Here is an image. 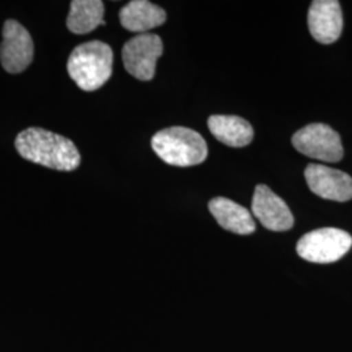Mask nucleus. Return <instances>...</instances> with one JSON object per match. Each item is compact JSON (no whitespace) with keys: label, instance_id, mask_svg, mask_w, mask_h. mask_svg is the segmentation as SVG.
<instances>
[{"label":"nucleus","instance_id":"obj_10","mask_svg":"<svg viewBox=\"0 0 352 352\" xmlns=\"http://www.w3.org/2000/svg\"><path fill=\"white\" fill-rule=\"evenodd\" d=\"M308 26L317 42L329 45L340 37L343 29V14L340 1L316 0L308 12Z\"/></svg>","mask_w":352,"mask_h":352},{"label":"nucleus","instance_id":"obj_5","mask_svg":"<svg viewBox=\"0 0 352 352\" xmlns=\"http://www.w3.org/2000/svg\"><path fill=\"white\" fill-rule=\"evenodd\" d=\"M292 145L304 155L322 162H338L343 157L340 135L322 123L304 126L292 136Z\"/></svg>","mask_w":352,"mask_h":352},{"label":"nucleus","instance_id":"obj_11","mask_svg":"<svg viewBox=\"0 0 352 352\" xmlns=\"http://www.w3.org/2000/svg\"><path fill=\"white\" fill-rule=\"evenodd\" d=\"M119 19L128 32L145 34L164 24L167 16L164 10L148 0H133L120 10Z\"/></svg>","mask_w":352,"mask_h":352},{"label":"nucleus","instance_id":"obj_13","mask_svg":"<svg viewBox=\"0 0 352 352\" xmlns=\"http://www.w3.org/2000/svg\"><path fill=\"white\" fill-rule=\"evenodd\" d=\"M208 126L215 139L232 148L247 146L253 140V128L239 116L213 115L208 120Z\"/></svg>","mask_w":352,"mask_h":352},{"label":"nucleus","instance_id":"obj_4","mask_svg":"<svg viewBox=\"0 0 352 352\" xmlns=\"http://www.w3.org/2000/svg\"><path fill=\"white\" fill-rule=\"evenodd\" d=\"M352 245V238L346 231L325 227L308 232L298 241L296 252L302 260L315 264H331L340 260Z\"/></svg>","mask_w":352,"mask_h":352},{"label":"nucleus","instance_id":"obj_2","mask_svg":"<svg viewBox=\"0 0 352 352\" xmlns=\"http://www.w3.org/2000/svg\"><path fill=\"white\" fill-rule=\"evenodd\" d=\"M113 54L102 41L77 46L69 55L67 69L76 85L85 91L102 88L113 75Z\"/></svg>","mask_w":352,"mask_h":352},{"label":"nucleus","instance_id":"obj_9","mask_svg":"<svg viewBox=\"0 0 352 352\" xmlns=\"http://www.w3.org/2000/svg\"><path fill=\"white\" fill-rule=\"evenodd\" d=\"M252 212L267 230L287 231L294 226V215L286 202L264 184L254 189Z\"/></svg>","mask_w":352,"mask_h":352},{"label":"nucleus","instance_id":"obj_8","mask_svg":"<svg viewBox=\"0 0 352 352\" xmlns=\"http://www.w3.org/2000/svg\"><path fill=\"white\" fill-rule=\"evenodd\" d=\"M309 189L325 200L344 202L352 199V177L324 164H308L304 171Z\"/></svg>","mask_w":352,"mask_h":352},{"label":"nucleus","instance_id":"obj_7","mask_svg":"<svg viewBox=\"0 0 352 352\" xmlns=\"http://www.w3.org/2000/svg\"><path fill=\"white\" fill-rule=\"evenodd\" d=\"M34 45L29 32L16 20H7L3 26L0 62L10 74L24 72L33 62Z\"/></svg>","mask_w":352,"mask_h":352},{"label":"nucleus","instance_id":"obj_3","mask_svg":"<svg viewBox=\"0 0 352 352\" xmlns=\"http://www.w3.org/2000/svg\"><path fill=\"white\" fill-rule=\"evenodd\" d=\"M151 148L164 162L177 167L202 164L208 157V145L201 135L184 126L160 131L151 139Z\"/></svg>","mask_w":352,"mask_h":352},{"label":"nucleus","instance_id":"obj_1","mask_svg":"<svg viewBox=\"0 0 352 352\" xmlns=\"http://www.w3.org/2000/svg\"><path fill=\"white\" fill-rule=\"evenodd\" d=\"M14 146L23 158L58 171H72L81 162L78 149L71 140L43 128L20 132Z\"/></svg>","mask_w":352,"mask_h":352},{"label":"nucleus","instance_id":"obj_14","mask_svg":"<svg viewBox=\"0 0 352 352\" xmlns=\"http://www.w3.org/2000/svg\"><path fill=\"white\" fill-rule=\"evenodd\" d=\"M103 14L104 4L100 0H74L67 17V28L75 34H88L106 24Z\"/></svg>","mask_w":352,"mask_h":352},{"label":"nucleus","instance_id":"obj_12","mask_svg":"<svg viewBox=\"0 0 352 352\" xmlns=\"http://www.w3.org/2000/svg\"><path fill=\"white\" fill-rule=\"evenodd\" d=\"M209 210L219 226L238 235L254 232L256 223L252 214L239 204L225 197H215L209 202Z\"/></svg>","mask_w":352,"mask_h":352},{"label":"nucleus","instance_id":"obj_6","mask_svg":"<svg viewBox=\"0 0 352 352\" xmlns=\"http://www.w3.org/2000/svg\"><path fill=\"white\" fill-rule=\"evenodd\" d=\"M162 52L164 43L157 34L145 33L129 39L122 52L126 72L141 81H151Z\"/></svg>","mask_w":352,"mask_h":352}]
</instances>
